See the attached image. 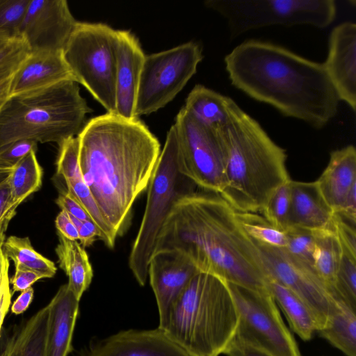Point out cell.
Instances as JSON below:
<instances>
[{
  "label": "cell",
  "instance_id": "cell-50",
  "mask_svg": "<svg viewBox=\"0 0 356 356\" xmlns=\"http://www.w3.org/2000/svg\"><path fill=\"white\" fill-rule=\"evenodd\" d=\"M11 297L10 286L5 288L0 293V330L4 317L10 305Z\"/></svg>",
  "mask_w": 356,
  "mask_h": 356
},
{
  "label": "cell",
  "instance_id": "cell-46",
  "mask_svg": "<svg viewBox=\"0 0 356 356\" xmlns=\"http://www.w3.org/2000/svg\"><path fill=\"white\" fill-rule=\"evenodd\" d=\"M223 354L227 356H273L247 346L235 338L228 345Z\"/></svg>",
  "mask_w": 356,
  "mask_h": 356
},
{
  "label": "cell",
  "instance_id": "cell-47",
  "mask_svg": "<svg viewBox=\"0 0 356 356\" xmlns=\"http://www.w3.org/2000/svg\"><path fill=\"white\" fill-rule=\"evenodd\" d=\"M33 294L34 290L32 286L22 291L12 305V312L15 314H20L24 312L31 303Z\"/></svg>",
  "mask_w": 356,
  "mask_h": 356
},
{
  "label": "cell",
  "instance_id": "cell-12",
  "mask_svg": "<svg viewBox=\"0 0 356 356\" xmlns=\"http://www.w3.org/2000/svg\"><path fill=\"white\" fill-rule=\"evenodd\" d=\"M174 126L181 172L202 191L220 194L225 186V149L219 131L202 123L184 107Z\"/></svg>",
  "mask_w": 356,
  "mask_h": 356
},
{
  "label": "cell",
  "instance_id": "cell-42",
  "mask_svg": "<svg viewBox=\"0 0 356 356\" xmlns=\"http://www.w3.org/2000/svg\"><path fill=\"white\" fill-rule=\"evenodd\" d=\"M56 203L61 210L79 220H92L83 208L67 190L60 193Z\"/></svg>",
  "mask_w": 356,
  "mask_h": 356
},
{
  "label": "cell",
  "instance_id": "cell-32",
  "mask_svg": "<svg viewBox=\"0 0 356 356\" xmlns=\"http://www.w3.org/2000/svg\"><path fill=\"white\" fill-rule=\"evenodd\" d=\"M67 192L79 203L100 232V239L113 248L117 236L105 220L88 187L82 178L65 181Z\"/></svg>",
  "mask_w": 356,
  "mask_h": 356
},
{
  "label": "cell",
  "instance_id": "cell-23",
  "mask_svg": "<svg viewBox=\"0 0 356 356\" xmlns=\"http://www.w3.org/2000/svg\"><path fill=\"white\" fill-rule=\"evenodd\" d=\"M58 244L56 253L60 268L68 277L67 285L80 300L89 287L93 271L84 248L77 242L58 234Z\"/></svg>",
  "mask_w": 356,
  "mask_h": 356
},
{
  "label": "cell",
  "instance_id": "cell-10",
  "mask_svg": "<svg viewBox=\"0 0 356 356\" xmlns=\"http://www.w3.org/2000/svg\"><path fill=\"white\" fill-rule=\"evenodd\" d=\"M226 283L238 315L236 339L273 356H301L268 289Z\"/></svg>",
  "mask_w": 356,
  "mask_h": 356
},
{
  "label": "cell",
  "instance_id": "cell-3",
  "mask_svg": "<svg viewBox=\"0 0 356 356\" xmlns=\"http://www.w3.org/2000/svg\"><path fill=\"white\" fill-rule=\"evenodd\" d=\"M225 63L234 87L286 117L322 129L337 113L339 99L323 63L256 40L236 46Z\"/></svg>",
  "mask_w": 356,
  "mask_h": 356
},
{
  "label": "cell",
  "instance_id": "cell-13",
  "mask_svg": "<svg viewBox=\"0 0 356 356\" xmlns=\"http://www.w3.org/2000/svg\"><path fill=\"white\" fill-rule=\"evenodd\" d=\"M254 243L259 250L269 279L292 291L308 305L316 317L318 330L325 327L341 300L326 286L314 267L296 259L284 248Z\"/></svg>",
  "mask_w": 356,
  "mask_h": 356
},
{
  "label": "cell",
  "instance_id": "cell-28",
  "mask_svg": "<svg viewBox=\"0 0 356 356\" xmlns=\"http://www.w3.org/2000/svg\"><path fill=\"white\" fill-rule=\"evenodd\" d=\"M3 251L11 259L15 269L33 271L42 278H51L56 273L55 264L38 252L29 237L10 236L3 242Z\"/></svg>",
  "mask_w": 356,
  "mask_h": 356
},
{
  "label": "cell",
  "instance_id": "cell-24",
  "mask_svg": "<svg viewBox=\"0 0 356 356\" xmlns=\"http://www.w3.org/2000/svg\"><path fill=\"white\" fill-rule=\"evenodd\" d=\"M266 288L283 311L291 330L303 341L310 340L318 326L308 305L292 291L275 280L269 279Z\"/></svg>",
  "mask_w": 356,
  "mask_h": 356
},
{
  "label": "cell",
  "instance_id": "cell-18",
  "mask_svg": "<svg viewBox=\"0 0 356 356\" xmlns=\"http://www.w3.org/2000/svg\"><path fill=\"white\" fill-rule=\"evenodd\" d=\"M115 74L116 115L134 120L141 71L145 55L138 39L129 31L117 30Z\"/></svg>",
  "mask_w": 356,
  "mask_h": 356
},
{
  "label": "cell",
  "instance_id": "cell-14",
  "mask_svg": "<svg viewBox=\"0 0 356 356\" xmlns=\"http://www.w3.org/2000/svg\"><path fill=\"white\" fill-rule=\"evenodd\" d=\"M77 22L65 0H30L19 36L31 51H63Z\"/></svg>",
  "mask_w": 356,
  "mask_h": 356
},
{
  "label": "cell",
  "instance_id": "cell-9",
  "mask_svg": "<svg viewBox=\"0 0 356 356\" xmlns=\"http://www.w3.org/2000/svg\"><path fill=\"white\" fill-rule=\"evenodd\" d=\"M204 4L227 19L231 38L271 25L309 24L323 29L337 13L333 0H209Z\"/></svg>",
  "mask_w": 356,
  "mask_h": 356
},
{
  "label": "cell",
  "instance_id": "cell-11",
  "mask_svg": "<svg viewBox=\"0 0 356 356\" xmlns=\"http://www.w3.org/2000/svg\"><path fill=\"white\" fill-rule=\"evenodd\" d=\"M202 58V48L194 42L145 55L135 117L154 113L171 102L196 73Z\"/></svg>",
  "mask_w": 356,
  "mask_h": 356
},
{
  "label": "cell",
  "instance_id": "cell-4",
  "mask_svg": "<svg viewBox=\"0 0 356 356\" xmlns=\"http://www.w3.org/2000/svg\"><path fill=\"white\" fill-rule=\"evenodd\" d=\"M228 120L218 130L225 149V186L220 194L236 211L261 213L291 179L284 149L230 97Z\"/></svg>",
  "mask_w": 356,
  "mask_h": 356
},
{
  "label": "cell",
  "instance_id": "cell-34",
  "mask_svg": "<svg viewBox=\"0 0 356 356\" xmlns=\"http://www.w3.org/2000/svg\"><path fill=\"white\" fill-rule=\"evenodd\" d=\"M291 179L280 187L261 211L276 227L286 231L290 227Z\"/></svg>",
  "mask_w": 356,
  "mask_h": 356
},
{
  "label": "cell",
  "instance_id": "cell-21",
  "mask_svg": "<svg viewBox=\"0 0 356 356\" xmlns=\"http://www.w3.org/2000/svg\"><path fill=\"white\" fill-rule=\"evenodd\" d=\"M79 301L65 284L59 288L47 305L49 319L46 356H67L72 351Z\"/></svg>",
  "mask_w": 356,
  "mask_h": 356
},
{
  "label": "cell",
  "instance_id": "cell-17",
  "mask_svg": "<svg viewBox=\"0 0 356 356\" xmlns=\"http://www.w3.org/2000/svg\"><path fill=\"white\" fill-rule=\"evenodd\" d=\"M340 100L356 111V24L343 22L332 31L323 63Z\"/></svg>",
  "mask_w": 356,
  "mask_h": 356
},
{
  "label": "cell",
  "instance_id": "cell-40",
  "mask_svg": "<svg viewBox=\"0 0 356 356\" xmlns=\"http://www.w3.org/2000/svg\"><path fill=\"white\" fill-rule=\"evenodd\" d=\"M38 143L31 140H20L0 149V166L13 168L31 151H36Z\"/></svg>",
  "mask_w": 356,
  "mask_h": 356
},
{
  "label": "cell",
  "instance_id": "cell-8",
  "mask_svg": "<svg viewBox=\"0 0 356 356\" xmlns=\"http://www.w3.org/2000/svg\"><path fill=\"white\" fill-rule=\"evenodd\" d=\"M118 33L102 23L78 22L63 51L75 81L108 113L115 110Z\"/></svg>",
  "mask_w": 356,
  "mask_h": 356
},
{
  "label": "cell",
  "instance_id": "cell-19",
  "mask_svg": "<svg viewBox=\"0 0 356 356\" xmlns=\"http://www.w3.org/2000/svg\"><path fill=\"white\" fill-rule=\"evenodd\" d=\"M75 79L66 64L63 51H31L12 76L10 96L45 88Z\"/></svg>",
  "mask_w": 356,
  "mask_h": 356
},
{
  "label": "cell",
  "instance_id": "cell-41",
  "mask_svg": "<svg viewBox=\"0 0 356 356\" xmlns=\"http://www.w3.org/2000/svg\"><path fill=\"white\" fill-rule=\"evenodd\" d=\"M17 207L7 177L0 183V238H6L8 224L15 216Z\"/></svg>",
  "mask_w": 356,
  "mask_h": 356
},
{
  "label": "cell",
  "instance_id": "cell-29",
  "mask_svg": "<svg viewBox=\"0 0 356 356\" xmlns=\"http://www.w3.org/2000/svg\"><path fill=\"white\" fill-rule=\"evenodd\" d=\"M36 151H31L12 169L8 177L14 202L19 206L42 186L43 170L39 164Z\"/></svg>",
  "mask_w": 356,
  "mask_h": 356
},
{
  "label": "cell",
  "instance_id": "cell-6",
  "mask_svg": "<svg viewBox=\"0 0 356 356\" xmlns=\"http://www.w3.org/2000/svg\"><path fill=\"white\" fill-rule=\"evenodd\" d=\"M89 112L74 81L10 96L0 108V149L20 140L59 145L79 134Z\"/></svg>",
  "mask_w": 356,
  "mask_h": 356
},
{
  "label": "cell",
  "instance_id": "cell-15",
  "mask_svg": "<svg viewBox=\"0 0 356 356\" xmlns=\"http://www.w3.org/2000/svg\"><path fill=\"white\" fill-rule=\"evenodd\" d=\"M200 272L183 254L172 250L154 251L148 266V277L157 304L159 324L193 277Z\"/></svg>",
  "mask_w": 356,
  "mask_h": 356
},
{
  "label": "cell",
  "instance_id": "cell-2",
  "mask_svg": "<svg viewBox=\"0 0 356 356\" xmlns=\"http://www.w3.org/2000/svg\"><path fill=\"white\" fill-rule=\"evenodd\" d=\"M161 250L183 254L200 272L226 282L267 289L269 277L259 248L218 193L197 191L179 200L157 238L154 251Z\"/></svg>",
  "mask_w": 356,
  "mask_h": 356
},
{
  "label": "cell",
  "instance_id": "cell-31",
  "mask_svg": "<svg viewBox=\"0 0 356 356\" xmlns=\"http://www.w3.org/2000/svg\"><path fill=\"white\" fill-rule=\"evenodd\" d=\"M48 319L47 305L19 328V356H46Z\"/></svg>",
  "mask_w": 356,
  "mask_h": 356
},
{
  "label": "cell",
  "instance_id": "cell-22",
  "mask_svg": "<svg viewBox=\"0 0 356 356\" xmlns=\"http://www.w3.org/2000/svg\"><path fill=\"white\" fill-rule=\"evenodd\" d=\"M290 227L312 232L333 227L334 211L323 197L316 181L291 179Z\"/></svg>",
  "mask_w": 356,
  "mask_h": 356
},
{
  "label": "cell",
  "instance_id": "cell-35",
  "mask_svg": "<svg viewBox=\"0 0 356 356\" xmlns=\"http://www.w3.org/2000/svg\"><path fill=\"white\" fill-rule=\"evenodd\" d=\"M30 0H0V35L20 38L19 32Z\"/></svg>",
  "mask_w": 356,
  "mask_h": 356
},
{
  "label": "cell",
  "instance_id": "cell-1",
  "mask_svg": "<svg viewBox=\"0 0 356 356\" xmlns=\"http://www.w3.org/2000/svg\"><path fill=\"white\" fill-rule=\"evenodd\" d=\"M77 136L82 179L106 222L121 235L135 200L147 188L160 143L138 118L108 113L90 120Z\"/></svg>",
  "mask_w": 356,
  "mask_h": 356
},
{
  "label": "cell",
  "instance_id": "cell-49",
  "mask_svg": "<svg viewBox=\"0 0 356 356\" xmlns=\"http://www.w3.org/2000/svg\"><path fill=\"white\" fill-rule=\"evenodd\" d=\"M0 356H19V329L7 339Z\"/></svg>",
  "mask_w": 356,
  "mask_h": 356
},
{
  "label": "cell",
  "instance_id": "cell-43",
  "mask_svg": "<svg viewBox=\"0 0 356 356\" xmlns=\"http://www.w3.org/2000/svg\"><path fill=\"white\" fill-rule=\"evenodd\" d=\"M70 216L77 229L79 240L83 248L90 246L97 237L100 238V232L92 220L81 221Z\"/></svg>",
  "mask_w": 356,
  "mask_h": 356
},
{
  "label": "cell",
  "instance_id": "cell-26",
  "mask_svg": "<svg viewBox=\"0 0 356 356\" xmlns=\"http://www.w3.org/2000/svg\"><path fill=\"white\" fill-rule=\"evenodd\" d=\"M346 356H356V312L339 300L326 325L317 331Z\"/></svg>",
  "mask_w": 356,
  "mask_h": 356
},
{
  "label": "cell",
  "instance_id": "cell-48",
  "mask_svg": "<svg viewBox=\"0 0 356 356\" xmlns=\"http://www.w3.org/2000/svg\"><path fill=\"white\" fill-rule=\"evenodd\" d=\"M5 238H0V293L1 291L9 286L10 280L8 277L9 259L4 254L2 248Z\"/></svg>",
  "mask_w": 356,
  "mask_h": 356
},
{
  "label": "cell",
  "instance_id": "cell-37",
  "mask_svg": "<svg viewBox=\"0 0 356 356\" xmlns=\"http://www.w3.org/2000/svg\"><path fill=\"white\" fill-rule=\"evenodd\" d=\"M56 172L65 181L81 177L79 166V140L78 136L70 138L58 145Z\"/></svg>",
  "mask_w": 356,
  "mask_h": 356
},
{
  "label": "cell",
  "instance_id": "cell-36",
  "mask_svg": "<svg viewBox=\"0 0 356 356\" xmlns=\"http://www.w3.org/2000/svg\"><path fill=\"white\" fill-rule=\"evenodd\" d=\"M286 232L287 245L284 249L296 259L314 267V232L297 227H291Z\"/></svg>",
  "mask_w": 356,
  "mask_h": 356
},
{
  "label": "cell",
  "instance_id": "cell-16",
  "mask_svg": "<svg viewBox=\"0 0 356 356\" xmlns=\"http://www.w3.org/2000/svg\"><path fill=\"white\" fill-rule=\"evenodd\" d=\"M79 356H191L159 328L129 329L91 340Z\"/></svg>",
  "mask_w": 356,
  "mask_h": 356
},
{
  "label": "cell",
  "instance_id": "cell-52",
  "mask_svg": "<svg viewBox=\"0 0 356 356\" xmlns=\"http://www.w3.org/2000/svg\"><path fill=\"white\" fill-rule=\"evenodd\" d=\"M12 40H13L8 39V38L0 35V50L2 49L3 47H5Z\"/></svg>",
  "mask_w": 356,
  "mask_h": 356
},
{
  "label": "cell",
  "instance_id": "cell-30",
  "mask_svg": "<svg viewBox=\"0 0 356 356\" xmlns=\"http://www.w3.org/2000/svg\"><path fill=\"white\" fill-rule=\"evenodd\" d=\"M235 214L241 228L253 241L273 248L286 247V232L274 226L262 214L236 211Z\"/></svg>",
  "mask_w": 356,
  "mask_h": 356
},
{
  "label": "cell",
  "instance_id": "cell-39",
  "mask_svg": "<svg viewBox=\"0 0 356 356\" xmlns=\"http://www.w3.org/2000/svg\"><path fill=\"white\" fill-rule=\"evenodd\" d=\"M333 227L342 252L356 257V220L334 212Z\"/></svg>",
  "mask_w": 356,
  "mask_h": 356
},
{
  "label": "cell",
  "instance_id": "cell-45",
  "mask_svg": "<svg viewBox=\"0 0 356 356\" xmlns=\"http://www.w3.org/2000/svg\"><path fill=\"white\" fill-rule=\"evenodd\" d=\"M58 234L73 241L79 240L77 229L67 213L61 210L55 220Z\"/></svg>",
  "mask_w": 356,
  "mask_h": 356
},
{
  "label": "cell",
  "instance_id": "cell-5",
  "mask_svg": "<svg viewBox=\"0 0 356 356\" xmlns=\"http://www.w3.org/2000/svg\"><path fill=\"white\" fill-rule=\"evenodd\" d=\"M237 323L226 282L199 272L158 328L191 356H219L234 338Z\"/></svg>",
  "mask_w": 356,
  "mask_h": 356
},
{
  "label": "cell",
  "instance_id": "cell-51",
  "mask_svg": "<svg viewBox=\"0 0 356 356\" xmlns=\"http://www.w3.org/2000/svg\"><path fill=\"white\" fill-rule=\"evenodd\" d=\"M11 78L0 84V108L10 97V85Z\"/></svg>",
  "mask_w": 356,
  "mask_h": 356
},
{
  "label": "cell",
  "instance_id": "cell-20",
  "mask_svg": "<svg viewBox=\"0 0 356 356\" xmlns=\"http://www.w3.org/2000/svg\"><path fill=\"white\" fill-rule=\"evenodd\" d=\"M317 186L334 212L339 211L356 187V149L349 145L331 152L328 163L316 179Z\"/></svg>",
  "mask_w": 356,
  "mask_h": 356
},
{
  "label": "cell",
  "instance_id": "cell-33",
  "mask_svg": "<svg viewBox=\"0 0 356 356\" xmlns=\"http://www.w3.org/2000/svg\"><path fill=\"white\" fill-rule=\"evenodd\" d=\"M334 289L337 296L356 312V257L342 252Z\"/></svg>",
  "mask_w": 356,
  "mask_h": 356
},
{
  "label": "cell",
  "instance_id": "cell-27",
  "mask_svg": "<svg viewBox=\"0 0 356 356\" xmlns=\"http://www.w3.org/2000/svg\"><path fill=\"white\" fill-rule=\"evenodd\" d=\"M314 268L330 291L340 299L334 289L336 276L340 266L342 250L334 227L316 231Z\"/></svg>",
  "mask_w": 356,
  "mask_h": 356
},
{
  "label": "cell",
  "instance_id": "cell-7",
  "mask_svg": "<svg viewBox=\"0 0 356 356\" xmlns=\"http://www.w3.org/2000/svg\"><path fill=\"white\" fill-rule=\"evenodd\" d=\"M197 185L180 170L178 140L174 124L166 136L147 186L142 221L129 258V268L140 286L148 277V266L159 234L175 204L197 191Z\"/></svg>",
  "mask_w": 356,
  "mask_h": 356
},
{
  "label": "cell",
  "instance_id": "cell-25",
  "mask_svg": "<svg viewBox=\"0 0 356 356\" xmlns=\"http://www.w3.org/2000/svg\"><path fill=\"white\" fill-rule=\"evenodd\" d=\"M228 97L202 85H196L186 99L184 108L204 124L216 130L228 120Z\"/></svg>",
  "mask_w": 356,
  "mask_h": 356
},
{
  "label": "cell",
  "instance_id": "cell-44",
  "mask_svg": "<svg viewBox=\"0 0 356 356\" xmlns=\"http://www.w3.org/2000/svg\"><path fill=\"white\" fill-rule=\"evenodd\" d=\"M42 279L38 273L25 269H15V274L10 280L13 285V292L23 291L38 280Z\"/></svg>",
  "mask_w": 356,
  "mask_h": 356
},
{
  "label": "cell",
  "instance_id": "cell-38",
  "mask_svg": "<svg viewBox=\"0 0 356 356\" xmlns=\"http://www.w3.org/2000/svg\"><path fill=\"white\" fill-rule=\"evenodd\" d=\"M30 53L26 42L19 38L0 50V84L10 79Z\"/></svg>",
  "mask_w": 356,
  "mask_h": 356
}]
</instances>
